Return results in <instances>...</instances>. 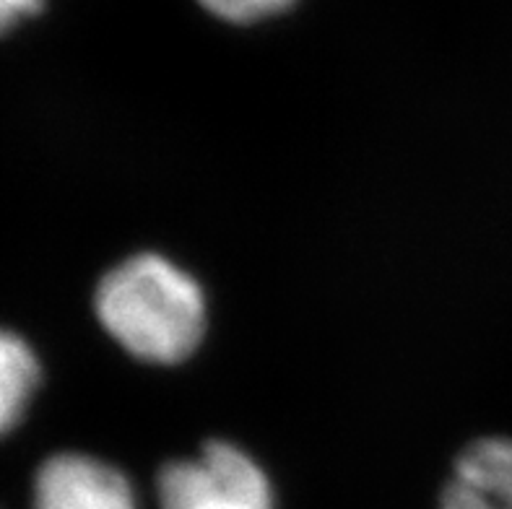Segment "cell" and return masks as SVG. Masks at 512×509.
Here are the masks:
<instances>
[{
  "label": "cell",
  "mask_w": 512,
  "mask_h": 509,
  "mask_svg": "<svg viewBox=\"0 0 512 509\" xmlns=\"http://www.w3.org/2000/svg\"><path fill=\"white\" fill-rule=\"evenodd\" d=\"M94 310L112 341L149 364L188 359L206 333L201 284L156 252L115 265L99 284Z\"/></svg>",
  "instance_id": "obj_1"
},
{
  "label": "cell",
  "mask_w": 512,
  "mask_h": 509,
  "mask_svg": "<svg viewBox=\"0 0 512 509\" xmlns=\"http://www.w3.org/2000/svg\"><path fill=\"white\" fill-rule=\"evenodd\" d=\"M440 509H512V439H476L458 458Z\"/></svg>",
  "instance_id": "obj_4"
},
{
  "label": "cell",
  "mask_w": 512,
  "mask_h": 509,
  "mask_svg": "<svg viewBox=\"0 0 512 509\" xmlns=\"http://www.w3.org/2000/svg\"><path fill=\"white\" fill-rule=\"evenodd\" d=\"M156 491L162 509H276L266 471L221 439L208 442L198 458L164 465Z\"/></svg>",
  "instance_id": "obj_2"
},
{
  "label": "cell",
  "mask_w": 512,
  "mask_h": 509,
  "mask_svg": "<svg viewBox=\"0 0 512 509\" xmlns=\"http://www.w3.org/2000/svg\"><path fill=\"white\" fill-rule=\"evenodd\" d=\"M39 361L29 343L0 330V437L24 419L39 385Z\"/></svg>",
  "instance_id": "obj_5"
},
{
  "label": "cell",
  "mask_w": 512,
  "mask_h": 509,
  "mask_svg": "<svg viewBox=\"0 0 512 509\" xmlns=\"http://www.w3.org/2000/svg\"><path fill=\"white\" fill-rule=\"evenodd\" d=\"M45 0H0V34L8 32L21 19H29L42 8Z\"/></svg>",
  "instance_id": "obj_7"
},
{
  "label": "cell",
  "mask_w": 512,
  "mask_h": 509,
  "mask_svg": "<svg viewBox=\"0 0 512 509\" xmlns=\"http://www.w3.org/2000/svg\"><path fill=\"white\" fill-rule=\"evenodd\" d=\"M208 13L232 24H250V21L268 19L286 11L294 0H198Z\"/></svg>",
  "instance_id": "obj_6"
},
{
  "label": "cell",
  "mask_w": 512,
  "mask_h": 509,
  "mask_svg": "<svg viewBox=\"0 0 512 509\" xmlns=\"http://www.w3.org/2000/svg\"><path fill=\"white\" fill-rule=\"evenodd\" d=\"M34 509H138L123 471L81 452H60L34 478Z\"/></svg>",
  "instance_id": "obj_3"
}]
</instances>
